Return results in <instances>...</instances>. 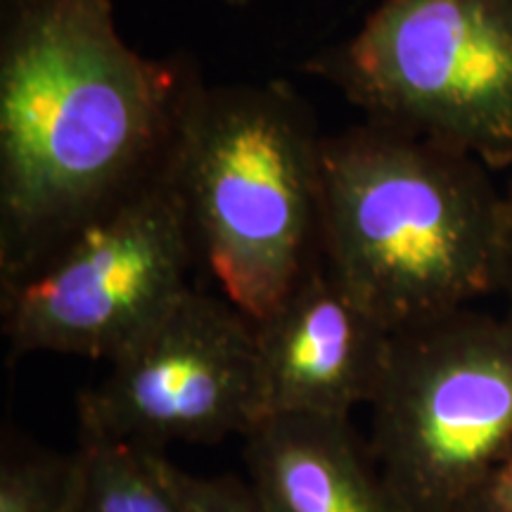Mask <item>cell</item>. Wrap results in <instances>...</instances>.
Wrapping results in <instances>:
<instances>
[{
    "mask_svg": "<svg viewBox=\"0 0 512 512\" xmlns=\"http://www.w3.org/2000/svg\"><path fill=\"white\" fill-rule=\"evenodd\" d=\"M202 86L128 46L114 0L3 3L0 292L162 174Z\"/></svg>",
    "mask_w": 512,
    "mask_h": 512,
    "instance_id": "cell-1",
    "label": "cell"
},
{
    "mask_svg": "<svg viewBox=\"0 0 512 512\" xmlns=\"http://www.w3.org/2000/svg\"><path fill=\"white\" fill-rule=\"evenodd\" d=\"M501 252L477 157L368 119L323 138V264L392 335L498 292Z\"/></svg>",
    "mask_w": 512,
    "mask_h": 512,
    "instance_id": "cell-2",
    "label": "cell"
},
{
    "mask_svg": "<svg viewBox=\"0 0 512 512\" xmlns=\"http://www.w3.org/2000/svg\"><path fill=\"white\" fill-rule=\"evenodd\" d=\"M323 138L290 83L202 86L174 176L200 266L259 323L323 261Z\"/></svg>",
    "mask_w": 512,
    "mask_h": 512,
    "instance_id": "cell-3",
    "label": "cell"
},
{
    "mask_svg": "<svg viewBox=\"0 0 512 512\" xmlns=\"http://www.w3.org/2000/svg\"><path fill=\"white\" fill-rule=\"evenodd\" d=\"M304 72L368 121L512 169V0H377Z\"/></svg>",
    "mask_w": 512,
    "mask_h": 512,
    "instance_id": "cell-4",
    "label": "cell"
},
{
    "mask_svg": "<svg viewBox=\"0 0 512 512\" xmlns=\"http://www.w3.org/2000/svg\"><path fill=\"white\" fill-rule=\"evenodd\" d=\"M370 451L403 512H458L512 444V318L460 309L394 332Z\"/></svg>",
    "mask_w": 512,
    "mask_h": 512,
    "instance_id": "cell-5",
    "label": "cell"
},
{
    "mask_svg": "<svg viewBox=\"0 0 512 512\" xmlns=\"http://www.w3.org/2000/svg\"><path fill=\"white\" fill-rule=\"evenodd\" d=\"M174 159V157H171ZM200 264L174 166L0 292L12 354L112 361L190 290Z\"/></svg>",
    "mask_w": 512,
    "mask_h": 512,
    "instance_id": "cell-6",
    "label": "cell"
},
{
    "mask_svg": "<svg viewBox=\"0 0 512 512\" xmlns=\"http://www.w3.org/2000/svg\"><path fill=\"white\" fill-rule=\"evenodd\" d=\"M79 394L81 437L145 451L245 439L268 415L256 325L192 285Z\"/></svg>",
    "mask_w": 512,
    "mask_h": 512,
    "instance_id": "cell-7",
    "label": "cell"
},
{
    "mask_svg": "<svg viewBox=\"0 0 512 512\" xmlns=\"http://www.w3.org/2000/svg\"><path fill=\"white\" fill-rule=\"evenodd\" d=\"M254 325L268 415L351 418L375 401L392 332L339 287L323 261Z\"/></svg>",
    "mask_w": 512,
    "mask_h": 512,
    "instance_id": "cell-8",
    "label": "cell"
},
{
    "mask_svg": "<svg viewBox=\"0 0 512 512\" xmlns=\"http://www.w3.org/2000/svg\"><path fill=\"white\" fill-rule=\"evenodd\" d=\"M245 463L268 512H403L351 418L266 415L245 437Z\"/></svg>",
    "mask_w": 512,
    "mask_h": 512,
    "instance_id": "cell-9",
    "label": "cell"
},
{
    "mask_svg": "<svg viewBox=\"0 0 512 512\" xmlns=\"http://www.w3.org/2000/svg\"><path fill=\"white\" fill-rule=\"evenodd\" d=\"M157 453L105 439H79L67 512H185Z\"/></svg>",
    "mask_w": 512,
    "mask_h": 512,
    "instance_id": "cell-10",
    "label": "cell"
},
{
    "mask_svg": "<svg viewBox=\"0 0 512 512\" xmlns=\"http://www.w3.org/2000/svg\"><path fill=\"white\" fill-rule=\"evenodd\" d=\"M74 453L5 451L0 463V512H67Z\"/></svg>",
    "mask_w": 512,
    "mask_h": 512,
    "instance_id": "cell-11",
    "label": "cell"
},
{
    "mask_svg": "<svg viewBox=\"0 0 512 512\" xmlns=\"http://www.w3.org/2000/svg\"><path fill=\"white\" fill-rule=\"evenodd\" d=\"M159 470L185 512H268L249 482L238 477L192 475L157 453Z\"/></svg>",
    "mask_w": 512,
    "mask_h": 512,
    "instance_id": "cell-12",
    "label": "cell"
},
{
    "mask_svg": "<svg viewBox=\"0 0 512 512\" xmlns=\"http://www.w3.org/2000/svg\"><path fill=\"white\" fill-rule=\"evenodd\" d=\"M458 512H512V444L472 489Z\"/></svg>",
    "mask_w": 512,
    "mask_h": 512,
    "instance_id": "cell-13",
    "label": "cell"
},
{
    "mask_svg": "<svg viewBox=\"0 0 512 512\" xmlns=\"http://www.w3.org/2000/svg\"><path fill=\"white\" fill-rule=\"evenodd\" d=\"M498 292L505 297V313L512 318V169L508 188L503 190V252Z\"/></svg>",
    "mask_w": 512,
    "mask_h": 512,
    "instance_id": "cell-14",
    "label": "cell"
},
{
    "mask_svg": "<svg viewBox=\"0 0 512 512\" xmlns=\"http://www.w3.org/2000/svg\"><path fill=\"white\" fill-rule=\"evenodd\" d=\"M230 5H245V3H252V0H226Z\"/></svg>",
    "mask_w": 512,
    "mask_h": 512,
    "instance_id": "cell-15",
    "label": "cell"
},
{
    "mask_svg": "<svg viewBox=\"0 0 512 512\" xmlns=\"http://www.w3.org/2000/svg\"><path fill=\"white\" fill-rule=\"evenodd\" d=\"M0 3H8V0H0Z\"/></svg>",
    "mask_w": 512,
    "mask_h": 512,
    "instance_id": "cell-16",
    "label": "cell"
}]
</instances>
